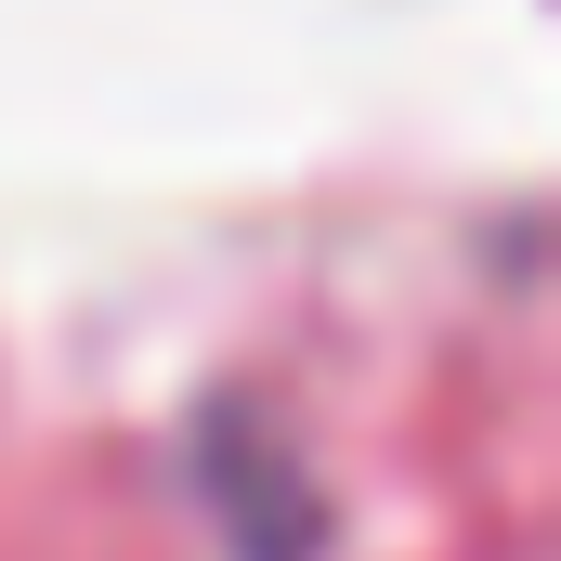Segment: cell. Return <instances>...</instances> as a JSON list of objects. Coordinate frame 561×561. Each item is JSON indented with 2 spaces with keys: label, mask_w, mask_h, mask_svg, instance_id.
I'll list each match as a JSON object with an SVG mask.
<instances>
[{
  "label": "cell",
  "mask_w": 561,
  "mask_h": 561,
  "mask_svg": "<svg viewBox=\"0 0 561 561\" xmlns=\"http://www.w3.org/2000/svg\"><path fill=\"white\" fill-rule=\"evenodd\" d=\"M196 496L222 510L236 561H313V549H327V496L287 483V444L262 419H236V405L196 431Z\"/></svg>",
  "instance_id": "cell-1"
}]
</instances>
